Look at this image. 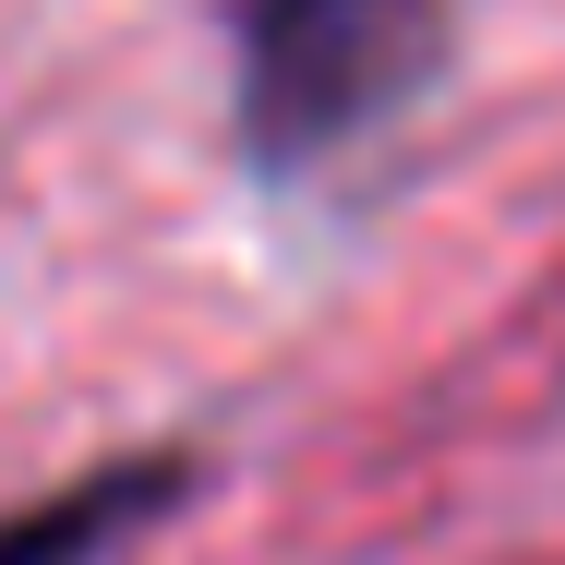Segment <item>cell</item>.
<instances>
[{
	"instance_id": "1",
	"label": "cell",
	"mask_w": 565,
	"mask_h": 565,
	"mask_svg": "<svg viewBox=\"0 0 565 565\" xmlns=\"http://www.w3.org/2000/svg\"><path fill=\"white\" fill-rule=\"evenodd\" d=\"M446 49V0H241V132L265 169H313L397 109Z\"/></svg>"
},
{
	"instance_id": "2",
	"label": "cell",
	"mask_w": 565,
	"mask_h": 565,
	"mask_svg": "<svg viewBox=\"0 0 565 565\" xmlns=\"http://www.w3.org/2000/svg\"><path fill=\"white\" fill-rule=\"evenodd\" d=\"M181 493H193L181 457H109V469H85V481L12 505V518H0V565H109L120 542H145Z\"/></svg>"
}]
</instances>
